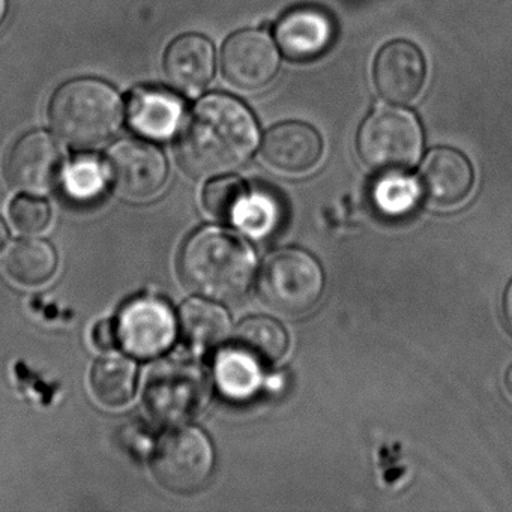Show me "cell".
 Instances as JSON below:
<instances>
[{
    "instance_id": "obj_22",
    "label": "cell",
    "mask_w": 512,
    "mask_h": 512,
    "mask_svg": "<svg viewBox=\"0 0 512 512\" xmlns=\"http://www.w3.org/2000/svg\"><path fill=\"white\" fill-rule=\"evenodd\" d=\"M218 388L230 398H247L260 383V364L238 347H230L218 355L215 362Z\"/></svg>"
},
{
    "instance_id": "obj_28",
    "label": "cell",
    "mask_w": 512,
    "mask_h": 512,
    "mask_svg": "<svg viewBox=\"0 0 512 512\" xmlns=\"http://www.w3.org/2000/svg\"><path fill=\"white\" fill-rule=\"evenodd\" d=\"M95 346L101 350H112L119 341L118 326L110 320H101L92 332Z\"/></svg>"
},
{
    "instance_id": "obj_10",
    "label": "cell",
    "mask_w": 512,
    "mask_h": 512,
    "mask_svg": "<svg viewBox=\"0 0 512 512\" xmlns=\"http://www.w3.org/2000/svg\"><path fill=\"white\" fill-rule=\"evenodd\" d=\"M119 343L137 358H152L169 349L176 337V320L164 302L140 298L119 316Z\"/></svg>"
},
{
    "instance_id": "obj_18",
    "label": "cell",
    "mask_w": 512,
    "mask_h": 512,
    "mask_svg": "<svg viewBox=\"0 0 512 512\" xmlns=\"http://www.w3.org/2000/svg\"><path fill=\"white\" fill-rule=\"evenodd\" d=\"M179 326L190 346L206 350L226 340L230 319L226 310L215 302L194 298L182 304Z\"/></svg>"
},
{
    "instance_id": "obj_6",
    "label": "cell",
    "mask_w": 512,
    "mask_h": 512,
    "mask_svg": "<svg viewBox=\"0 0 512 512\" xmlns=\"http://www.w3.org/2000/svg\"><path fill=\"white\" fill-rule=\"evenodd\" d=\"M325 287L322 268L311 254L287 248L268 257L259 275V293L272 310L287 316L307 313Z\"/></svg>"
},
{
    "instance_id": "obj_25",
    "label": "cell",
    "mask_w": 512,
    "mask_h": 512,
    "mask_svg": "<svg viewBox=\"0 0 512 512\" xmlns=\"http://www.w3.org/2000/svg\"><path fill=\"white\" fill-rule=\"evenodd\" d=\"M106 181V167L94 158H79L65 172V191L77 202H91L103 193Z\"/></svg>"
},
{
    "instance_id": "obj_3",
    "label": "cell",
    "mask_w": 512,
    "mask_h": 512,
    "mask_svg": "<svg viewBox=\"0 0 512 512\" xmlns=\"http://www.w3.org/2000/svg\"><path fill=\"white\" fill-rule=\"evenodd\" d=\"M122 116L124 106L118 92L97 79L65 83L49 104L50 127L56 136L82 151L106 145L121 128Z\"/></svg>"
},
{
    "instance_id": "obj_31",
    "label": "cell",
    "mask_w": 512,
    "mask_h": 512,
    "mask_svg": "<svg viewBox=\"0 0 512 512\" xmlns=\"http://www.w3.org/2000/svg\"><path fill=\"white\" fill-rule=\"evenodd\" d=\"M505 386L506 391H508V394L512 397V365L508 368V371H506L505 374Z\"/></svg>"
},
{
    "instance_id": "obj_9",
    "label": "cell",
    "mask_w": 512,
    "mask_h": 512,
    "mask_svg": "<svg viewBox=\"0 0 512 512\" xmlns=\"http://www.w3.org/2000/svg\"><path fill=\"white\" fill-rule=\"evenodd\" d=\"M221 65L224 76L233 86L257 91L269 85L278 73L280 55L268 34L245 29L227 38Z\"/></svg>"
},
{
    "instance_id": "obj_7",
    "label": "cell",
    "mask_w": 512,
    "mask_h": 512,
    "mask_svg": "<svg viewBox=\"0 0 512 512\" xmlns=\"http://www.w3.org/2000/svg\"><path fill=\"white\" fill-rule=\"evenodd\" d=\"M214 449L208 436L196 427H176L155 446V478L173 493H193L211 478Z\"/></svg>"
},
{
    "instance_id": "obj_4",
    "label": "cell",
    "mask_w": 512,
    "mask_h": 512,
    "mask_svg": "<svg viewBox=\"0 0 512 512\" xmlns=\"http://www.w3.org/2000/svg\"><path fill=\"white\" fill-rule=\"evenodd\" d=\"M422 128L409 110L380 107L362 122L358 152L365 164L379 172H404L418 163Z\"/></svg>"
},
{
    "instance_id": "obj_8",
    "label": "cell",
    "mask_w": 512,
    "mask_h": 512,
    "mask_svg": "<svg viewBox=\"0 0 512 512\" xmlns=\"http://www.w3.org/2000/svg\"><path fill=\"white\" fill-rule=\"evenodd\" d=\"M107 178L115 190L128 200H149L166 185L169 167L155 146L137 140H122L109 151Z\"/></svg>"
},
{
    "instance_id": "obj_16",
    "label": "cell",
    "mask_w": 512,
    "mask_h": 512,
    "mask_svg": "<svg viewBox=\"0 0 512 512\" xmlns=\"http://www.w3.org/2000/svg\"><path fill=\"white\" fill-rule=\"evenodd\" d=\"M421 185L425 196L436 205H458L472 191L470 161L455 149H433L422 163Z\"/></svg>"
},
{
    "instance_id": "obj_17",
    "label": "cell",
    "mask_w": 512,
    "mask_h": 512,
    "mask_svg": "<svg viewBox=\"0 0 512 512\" xmlns=\"http://www.w3.org/2000/svg\"><path fill=\"white\" fill-rule=\"evenodd\" d=\"M127 110L128 121L136 133L148 139L164 140L178 128L184 106L170 92L142 88L133 92Z\"/></svg>"
},
{
    "instance_id": "obj_13",
    "label": "cell",
    "mask_w": 512,
    "mask_h": 512,
    "mask_svg": "<svg viewBox=\"0 0 512 512\" xmlns=\"http://www.w3.org/2000/svg\"><path fill=\"white\" fill-rule=\"evenodd\" d=\"M334 38V20L317 7L293 8L275 26V40L290 61L308 62L320 58L328 52Z\"/></svg>"
},
{
    "instance_id": "obj_19",
    "label": "cell",
    "mask_w": 512,
    "mask_h": 512,
    "mask_svg": "<svg viewBox=\"0 0 512 512\" xmlns=\"http://www.w3.org/2000/svg\"><path fill=\"white\" fill-rule=\"evenodd\" d=\"M233 346L256 359L260 365H269L286 355L289 337L286 329L271 317H248L236 328Z\"/></svg>"
},
{
    "instance_id": "obj_20",
    "label": "cell",
    "mask_w": 512,
    "mask_h": 512,
    "mask_svg": "<svg viewBox=\"0 0 512 512\" xmlns=\"http://www.w3.org/2000/svg\"><path fill=\"white\" fill-rule=\"evenodd\" d=\"M136 383V364L124 356H103L92 367V392L103 406L122 407L130 403Z\"/></svg>"
},
{
    "instance_id": "obj_30",
    "label": "cell",
    "mask_w": 512,
    "mask_h": 512,
    "mask_svg": "<svg viewBox=\"0 0 512 512\" xmlns=\"http://www.w3.org/2000/svg\"><path fill=\"white\" fill-rule=\"evenodd\" d=\"M8 241H10V232L5 221L0 218V253L7 248Z\"/></svg>"
},
{
    "instance_id": "obj_32",
    "label": "cell",
    "mask_w": 512,
    "mask_h": 512,
    "mask_svg": "<svg viewBox=\"0 0 512 512\" xmlns=\"http://www.w3.org/2000/svg\"><path fill=\"white\" fill-rule=\"evenodd\" d=\"M5 14H7V0H0V25L4 22Z\"/></svg>"
},
{
    "instance_id": "obj_26",
    "label": "cell",
    "mask_w": 512,
    "mask_h": 512,
    "mask_svg": "<svg viewBox=\"0 0 512 512\" xmlns=\"http://www.w3.org/2000/svg\"><path fill=\"white\" fill-rule=\"evenodd\" d=\"M10 217L17 230L26 235H37L49 227L52 211L43 199L19 196L10 205Z\"/></svg>"
},
{
    "instance_id": "obj_12",
    "label": "cell",
    "mask_w": 512,
    "mask_h": 512,
    "mask_svg": "<svg viewBox=\"0 0 512 512\" xmlns=\"http://www.w3.org/2000/svg\"><path fill=\"white\" fill-rule=\"evenodd\" d=\"M424 56L409 41H392L376 56L374 85L389 103L409 104L421 94L425 85Z\"/></svg>"
},
{
    "instance_id": "obj_11",
    "label": "cell",
    "mask_w": 512,
    "mask_h": 512,
    "mask_svg": "<svg viewBox=\"0 0 512 512\" xmlns=\"http://www.w3.org/2000/svg\"><path fill=\"white\" fill-rule=\"evenodd\" d=\"M62 155L52 136L34 131L20 137L5 158L8 184L26 193H46L61 172Z\"/></svg>"
},
{
    "instance_id": "obj_14",
    "label": "cell",
    "mask_w": 512,
    "mask_h": 512,
    "mask_svg": "<svg viewBox=\"0 0 512 512\" xmlns=\"http://www.w3.org/2000/svg\"><path fill=\"white\" fill-rule=\"evenodd\" d=\"M262 152L274 169L290 175H301L319 163L323 143L310 125L286 122L275 125L266 133Z\"/></svg>"
},
{
    "instance_id": "obj_5",
    "label": "cell",
    "mask_w": 512,
    "mask_h": 512,
    "mask_svg": "<svg viewBox=\"0 0 512 512\" xmlns=\"http://www.w3.org/2000/svg\"><path fill=\"white\" fill-rule=\"evenodd\" d=\"M209 391L211 383L202 365L187 359L163 361L148 374L146 410L160 424H185L205 407Z\"/></svg>"
},
{
    "instance_id": "obj_24",
    "label": "cell",
    "mask_w": 512,
    "mask_h": 512,
    "mask_svg": "<svg viewBox=\"0 0 512 512\" xmlns=\"http://www.w3.org/2000/svg\"><path fill=\"white\" fill-rule=\"evenodd\" d=\"M418 188L412 179L400 175H388L374 188V205L386 217L398 218L409 214L416 205Z\"/></svg>"
},
{
    "instance_id": "obj_27",
    "label": "cell",
    "mask_w": 512,
    "mask_h": 512,
    "mask_svg": "<svg viewBox=\"0 0 512 512\" xmlns=\"http://www.w3.org/2000/svg\"><path fill=\"white\" fill-rule=\"evenodd\" d=\"M277 221V206L269 197L257 194L247 197L233 223L244 227L251 235H265Z\"/></svg>"
},
{
    "instance_id": "obj_2",
    "label": "cell",
    "mask_w": 512,
    "mask_h": 512,
    "mask_svg": "<svg viewBox=\"0 0 512 512\" xmlns=\"http://www.w3.org/2000/svg\"><path fill=\"white\" fill-rule=\"evenodd\" d=\"M256 257L250 245L229 230L206 227L182 247L179 274L188 289L214 301L232 302L250 289Z\"/></svg>"
},
{
    "instance_id": "obj_23",
    "label": "cell",
    "mask_w": 512,
    "mask_h": 512,
    "mask_svg": "<svg viewBox=\"0 0 512 512\" xmlns=\"http://www.w3.org/2000/svg\"><path fill=\"white\" fill-rule=\"evenodd\" d=\"M247 197V188L241 179L235 176H221L206 185L203 190V206L218 220L235 221Z\"/></svg>"
},
{
    "instance_id": "obj_29",
    "label": "cell",
    "mask_w": 512,
    "mask_h": 512,
    "mask_svg": "<svg viewBox=\"0 0 512 512\" xmlns=\"http://www.w3.org/2000/svg\"><path fill=\"white\" fill-rule=\"evenodd\" d=\"M503 322H505L506 329L512 335V280L506 287L505 295H503Z\"/></svg>"
},
{
    "instance_id": "obj_15",
    "label": "cell",
    "mask_w": 512,
    "mask_h": 512,
    "mask_svg": "<svg viewBox=\"0 0 512 512\" xmlns=\"http://www.w3.org/2000/svg\"><path fill=\"white\" fill-rule=\"evenodd\" d=\"M163 67L173 89L181 94H199L214 77V47L202 35H182L167 47Z\"/></svg>"
},
{
    "instance_id": "obj_1",
    "label": "cell",
    "mask_w": 512,
    "mask_h": 512,
    "mask_svg": "<svg viewBox=\"0 0 512 512\" xmlns=\"http://www.w3.org/2000/svg\"><path fill=\"white\" fill-rule=\"evenodd\" d=\"M257 142L259 127L245 104L230 95H208L185 122L179 163L194 178L227 175L250 160Z\"/></svg>"
},
{
    "instance_id": "obj_21",
    "label": "cell",
    "mask_w": 512,
    "mask_h": 512,
    "mask_svg": "<svg viewBox=\"0 0 512 512\" xmlns=\"http://www.w3.org/2000/svg\"><path fill=\"white\" fill-rule=\"evenodd\" d=\"M56 268V251L41 239L17 242L5 259L8 275L20 286H43L55 275Z\"/></svg>"
}]
</instances>
